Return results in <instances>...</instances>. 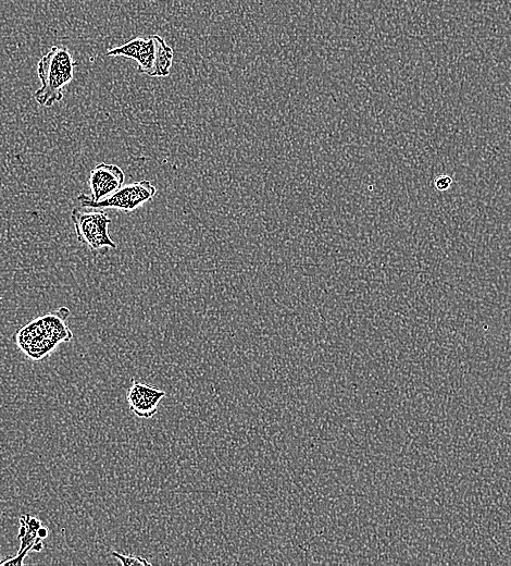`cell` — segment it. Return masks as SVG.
I'll use <instances>...</instances> for the list:
<instances>
[{
  "mask_svg": "<svg viewBox=\"0 0 511 566\" xmlns=\"http://www.w3.org/2000/svg\"><path fill=\"white\" fill-rule=\"evenodd\" d=\"M111 557L118 560L124 566L152 565V563L147 561L145 558L132 555H122V553H119L117 551L112 552Z\"/></svg>",
  "mask_w": 511,
  "mask_h": 566,
  "instance_id": "30bf717a",
  "label": "cell"
},
{
  "mask_svg": "<svg viewBox=\"0 0 511 566\" xmlns=\"http://www.w3.org/2000/svg\"><path fill=\"white\" fill-rule=\"evenodd\" d=\"M157 42V56L151 78L164 79L170 76L173 65L174 51L159 35H155Z\"/></svg>",
  "mask_w": 511,
  "mask_h": 566,
  "instance_id": "9c48e42d",
  "label": "cell"
},
{
  "mask_svg": "<svg viewBox=\"0 0 511 566\" xmlns=\"http://www.w3.org/2000/svg\"><path fill=\"white\" fill-rule=\"evenodd\" d=\"M108 57H124L136 61L139 65V72L148 77L152 76L154 71L157 42L155 35L148 39L136 38L124 43L116 48L110 49L106 54Z\"/></svg>",
  "mask_w": 511,
  "mask_h": 566,
  "instance_id": "8992f818",
  "label": "cell"
},
{
  "mask_svg": "<svg viewBox=\"0 0 511 566\" xmlns=\"http://www.w3.org/2000/svg\"><path fill=\"white\" fill-rule=\"evenodd\" d=\"M166 397L164 390L157 389L139 381L132 380L128 391V402L131 411L140 418H152L158 412V405Z\"/></svg>",
  "mask_w": 511,
  "mask_h": 566,
  "instance_id": "ba28073f",
  "label": "cell"
},
{
  "mask_svg": "<svg viewBox=\"0 0 511 566\" xmlns=\"http://www.w3.org/2000/svg\"><path fill=\"white\" fill-rule=\"evenodd\" d=\"M69 315V309L61 307L24 326L17 334L20 350L31 360L40 361L55 351L59 343L71 341L73 335L67 325Z\"/></svg>",
  "mask_w": 511,
  "mask_h": 566,
  "instance_id": "6da1fadb",
  "label": "cell"
},
{
  "mask_svg": "<svg viewBox=\"0 0 511 566\" xmlns=\"http://www.w3.org/2000/svg\"><path fill=\"white\" fill-rule=\"evenodd\" d=\"M77 67L69 49L54 46L44 55L37 66L42 86L34 94L37 104L52 107L64 100V90L74 77Z\"/></svg>",
  "mask_w": 511,
  "mask_h": 566,
  "instance_id": "7a4b0ae2",
  "label": "cell"
},
{
  "mask_svg": "<svg viewBox=\"0 0 511 566\" xmlns=\"http://www.w3.org/2000/svg\"><path fill=\"white\" fill-rule=\"evenodd\" d=\"M157 189L152 182L143 180L123 186L116 193L108 198L93 202L90 195L81 194L78 198L79 203L84 208L105 209L115 208L118 211L133 212L136 208L155 198Z\"/></svg>",
  "mask_w": 511,
  "mask_h": 566,
  "instance_id": "277c9868",
  "label": "cell"
},
{
  "mask_svg": "<svg viewBox=\"0 0 511 566\" xmlns=\"http://www.w3.org/2000/svg\"><path fill=\"white\" fill-rule=\"evenodd\" d=\"M71 220L78 241L96 254L103 249H116L117 244L109 236L111 219L104 211L84 212L74 208Z\"/></svg>",
  "mask_w": 511,
  "mask_h": 566,
  "instance_id": "3957f363",
  "label": "cell"
},
{
  "mask_svg": "<svg viewBox=\"0 0 511 566\" xmlns=\"http://www.w3.org/2000/svg\"><path fill=\"white\" fill-rule=\"evenodd\" d=\"M452 178L448 176H441L435 180V187L440 191H446L452 186Z\"/></svg>",
  "mask_w": 511,
  "mask_h": 566,
  "instance_id": "8fae6325",
  "label": "cell"
},
{
  "mask_svg": "<svg viewBox=\"0 0 511 566\" xmlns=\"http://www.w3.org/2000/svg\"><path fill=\"white\" fill-rule=\"evenodd\" d=\"M48 537V529L43 523L30 514H24L20 519L18 538L20 549L15 557L0 561V565L21 566L30 552H41L44 549L43 540Z\"/></svg>",
  "mask_w": 511,
  "mask_h": 566,
  "instance_id": "5b68a950",
  "label": "cell"
},
{
  "mask_svg": "<svg viewBox=\"0 0 511 566\" xmlns=\"http://www.w3.org/2000/svg\"><path fill=\"white\" fill-rule=\"evenodd\" d=\"M89 182L93 193L90 199L99 202L123 187L124 172L114 164H99L92 170Z\"/></svg>",
  "mask_w": 511,
  "mask_h": 566,
  "instance_id": "52a82bcc",
  "label": "cell"
}]
</instances>
